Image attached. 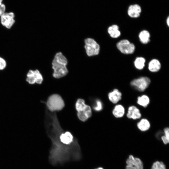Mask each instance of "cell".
Returning a JSON list of instances; mask_svg holds the SVG:
<instances>
[{
  "instance_id": "obj_1",
  "label": "cell",
  "mask_w": 169,
  "mask_h": 169,
  "mask_svg": "<svg viewBox=\"0 0 169 169\" xmlns=\"http://www.w3.org/2000/svg\"><path fill=\"white\" fill-rule=\"evenodd\" d=\"M45 125L48 136L51 142L49 161L53 166L62 165L70 161H78L82 157L80 146L77 139L72 144L61 142L59 135L64 130L61 127L55 112L47 109L45 111Z\"/></svg>"
},
{
  "instance_id": "obj_2",
  "label": "cell",
  "mask_w": 169,
  "mask_h": 169,
  "mask_svg": "<svg viewBox=\"0 0 169 169\" xmlns=\"http://www.w3.org/2000/svg\"><path fill=\"white\" fill-rule=\"evenodd\" d=\"M67 64V59L61 52L56 53L52 62L53 77L59 79L66 76L68 73Z\"/></svg>"
},
{
  "instance_id": "obj_3",
  "label": "cell",
  "mask_w": 169,
  "mask_h": 169,
  "mask_svg": "<svg viewBox=\"0 0 169 169\" xmlns=\"http://www.w3.org/2000/svg\"><path fill=\"white\" fill-rule=\"evenodd\" d=\"M45 104L47 109L52 112L60 110L64 106L63 99L58 94H54L50 96Z\"/></svg>"
},
{
  "instance_id": "obj_4",
  "label": "cell",
  "mask_w": 169,
  "mask_h": 169,
  "mask_svg": "<svg viewBox=\"0 0 169 169\" xmlns=\"http://www.w3.org/2000/svg\"><path fill=\"white\" fill-rule=\"evenodd\" d=\"M84 48L88 56H95L99 54L100 45L94 39L90 38H86L84 40Z\"/></svg>"
},
{
  "instance_id": "obj_5",
  "label": "cell",
  "mask_w": 169,
  "mask_h": 169,
  "mask_svg": "<svg viewBox=\"0 0 169 169\" xmlns=\"http://www.w3.org/2000/svg\"><path fill=\"white\" fill-rule=\"evenodd\" d=\"M0 19L2 25L8 29L13 27L15 22V14L13 12H5L0 17Z\"/></svg>"
},
{
  "instance_id": "obj_6",
  "label": "cell",
  "mask_w": 169,
  "mask_h": 169,
  "mask_svg": "<svg viewBox=\"0 0 169 169\" xmlns=\"http://www.w3.org/2000/svg\"><path fill=\"white\" fill-rule=\"evenodd\" d=\"M151 82L150 79L146 77H141L135 79L131 82V85L140 91H143L148 86Z\"/></svg>"
},
{
  "instance_id": "obj_7",
  "label": "cell",
  "mask_w": 169,
  "mask_h": 169,
  "mask_svg": "<svg viewBox=\"0 0 169 169\" xmlns=\"http://www.w3.org/2000/svg\"><path fill=\"white\" fill-rule=\"evenodd\" d=\"M117 47L121 53L126 54L133 53L135 49L134 44L126 39L120 41L117 44Z\"/></svg>"
},
{
  "instance_id": "obj_8",
  "label": "cell",
  "mask_w": 169,
  "mask_h": 169,
  "mask_svg": "<svg viewBox=\"0 0 169 169\" xmlns=\"http://www.w3.org/2000/svg\"><path fill=\"white\" fill-rule=\"evenodd\" d=\"M126 169H143V164L138 158L130 155L126 161Z\"/></svg>"
},
{
  "instance_id": "obj_9",
  "label": "cell",
  "mask_w": 169,
  "mask_h": 169,
  "mask_svg": "<svg viewBox=\"0 0 169 169\" xmlns=\"http://www.w3.org/2000/svg\"><path fill=\"white\" fill-rule=\"evenodd\" d=\"M76 139L70 132L68 131L65 132L63 131L59 135L60 141L67 145L72 144Z\"/></svg>"
},
{
  "instance_id": "obj_10",
  "label": "cell",
  "mask_w": 169,
  "mask_h": 169,
  "mask_svg": "<svg viewBox=\"0 0 169 169\" xmlns=\"http://www.w3.org/2000/svg\"><path fill=\"white\" fill-rule=\"evenodd\" d=\"M92 114L91 108L90 106L87 105L86 107L83 110L77 112V116L80 120L84 122L91 117Z\"/></svg>"
},
{
  "instance_id": "obj_11",
  "label": "cell",
  "mask_w": 169,
  "mask_h": 169,
  "mask_svg": "<svg viewBox=\"0 0 169 169\" xmlns=\"http://www.w3.org/2000/svg\"><path fill=\"white\" fill-rule=\"evenodd\" d=\"M127 116L129 118L136 120L140 118L141 114L139 109L136 106H131L128 108Z\"/></svg>"
},
{
  "instance_id": "obj_12",
  "label": "cell",
  "mask_w": 169,
  "mask_h": 169,
  "mask_svg": "<svg viewBox=\"0 0 169 169\" xmlns=\"http://www.w3.org/2000/svg\"><path fill=\"white\" fill-rule=\"evenodd\" d=\"M122 94L117 89H115L108 95L109 100L114 104L117 103L121 99Z\"/></svg>"
},
{
  "instance_id": "obj_13",
  "label": "cell",
  "mask_w": 169,
  "mask_h": 169,
  "mask_svg": "<svg viewBox=\"0 0 169 169\" xmlns=\"http://www.w3.org/2000/svg\"><path fill=\"white\" fill-rule=\"evenodd\" d=\"M141 10L140 6L137 4L130 6L129 8L128 13L132 18H137L139 16Z\"/></svg>"
},
{
  "instance_id": "obj_14",
  "label": "cell",
  "mask_w": 169,
  "mask_h": 169,
  "mask_svg": "<svg viewBox=\"0 0 169 169\" xmlns=\"http://www.w3.org/2000/svg\"><path fill=\"white\" fill-rule=\"evenodd\" d=\"M161 67V65L160 62L155 59L151 60L148 64L149 69L152 72L158 71L160 69Z\"/></svg>"
},
{
  "instance_id": "obj_15",
  "label": "cell",
  "mask_w": 169,
  "mask_h": 169,
  "mask_svg": "<svg viewBox=\"0 0 169 169\" xmlns=\"http://www.w3.org/2000/svg\"><path fill=\"white\" fill-rule=\"evenodd\" d=\"M125 110L124 107L120 105H116L114 107L112 113L116 118L123 117L125 114Z\"/></svg>"
},
{
  "instance_id": "obj_16",
  "label": "cell",
  "mask_w": 169,
  "mask_h": 169,
  "mask_svg": "<svg viewBox=\"0 0 169 169\" xmlns=\"http://www.w3.org/2000/svg\"><path fill=\"white\" fill-rule=\"evenodd\" d=\"M26 81L29 84H33L36 83V80L35 70L30 69L26 75Z\"/></svg>"
},
{
  "instance_id": "obj_17",
  "label": "cell",
  "mask_w": 169,
  "mask_h": 169,
  "mask_svg": "<svg viewBox=\"0 0 169 169\" xmlns=\"http://www.w3.org/2000/svg\"><path fill=\"white\" fill-rule=\"evenodd\" d=\"M108 32L110 36L113 38H117L120 35V33L119 30V27L116 25H114L109 27Z\"/></svg>"
},
{
  "instance_id": "obj_18",
  "label": "cell",
  "mask_w": 169,
  "mask_h": 169,
  "mask_svg": "<svg viewBox=\"0 0 169 169\" xmlns=\"http://www.w3.org/2000/svg\"><path fill=\"white\" fill-rule=\"evenodd\" d=\"M138 129L142 131H146L148 130L150 124L149 121L146 119H142L137 124Z\"/></svg>"
},
{
  "instance_id": "obj_19",
  "label": "cell",
  "mask_w": 169,
  "mask_h": 169,
  "mask_svg": "<svg viewBox=\"0 0 169 169\" xmlns=\"http://www.w3.org/2000/svg\"><path fill=\"white\" fill-rule=\"evenodd\" d=\"M150 34L146 30L141 31L139 34L140 41L143 44H146L150 41Z\"/></svg>"
},
{
  "instance_id": "obj_20",
  "label": "cell",
  "mask_w": 169,
  "mask_h": 169,
  "mask_svg": "<svg viewBox=\"0 0 169 169\" xmlns=\"http://www.w3.org/2000/svg\"><path fill=\"white\" fill-rule=\"evenodd\" d=\"M150 102L149 97L145 95L139 96L137 98V103L140 105L144 107L147 106Z\"/></svg>"
},
{
  "instance_id": "obj_21",
  "label": "cell",
  "mask_w": 169,
  "mask_h": 169,
  "mask_svg": "<svg viewBox=\"0 0 169 169\" xmlns=\"http://www.w3.org/2000/svg\"><path fill=\"white\" fill-rule=\"evenodd\" d=\"M87 105L85 104L84 100L82 99H79L75 103V108L77 112L83 110L86 107Z\"/></svg>"
},
{
  "instance_id": "obj_22",
  "label": "cell",
  "mask_w": 169,
  "mask_h": 169,
  "mask_svg": "<svg viewBox=\"0 0 169 169\" xmlns=\"http://www.w3.org/2000/svg\"><path fill=\"white\" fill-rule=\"evenodd\" d=\"M145 60L144 58L141 57L137 58L134 61V65L135 67L139 69H141L145 66Z\"/></svg>"
},
{
  "instance_id": "obj_23",
  "label": "cell",
  "mask_w": 169,
  "mask_h": 169,
  "mask_svg": "<svg viewBox=\"0 0 169 169\" xmlns=\"http://www.w3.org/2000/svg\"><path fill=\"white\" fill-rule=\"evenodd\" d=\"M168 128H166L164 129V136H162L161 138L164 144H166L169 142V131Z\"/></svg>"
},
{
  "instance_id": "obj_24",
  "label": "cell",
  "mask_w": 169,
  "mask_h": 169,
  "mask_svg": "<svg viewBox=\"0 0 169 169\" xmlns=\"http://www.w3.org/2000/svg\"><path fill=\"white\" fill-rule=\"evenodd\" d=\"M151 169H166V168L162 162L156 161L152 165Z\"/></svg>"
},
{
  "instance_id": "obj_25",
  "label": "cell",
  "mask_w": 169,
  "mask_h": 169,
  "mask_svg": "<svg viewBox=\"0 0 169 169\" xmlns=\"http://www.w3.org/2000/svg\"><path fill=\"white\" fill-rule=\"evenodd\" d=\"M35 70L36 77V83L39 84H41L43 81V76L38 70L36 69Z\"/></svg>"
},
{
  "instance_id": "obj_26",
  "label": "cell",
  "mask_w": 169,
  "mask_h": 169,
  "mask_svg": "<svg viewBox=\"0 0 169 169\" xmlns=\"http://www.w3.org/2000/svg\"><path fill=\"white\" fill-rule=\"evenodd\" d=\"M7 63L6 60L0 56V70H2L5 69Z\"/></svg>"
},
{
  "instance_id": "obj_27",
  "label": "cell",
  "mask_w": 169,
  "mask_h": 169,
  "mask_svg": "<svg viewBox=\"0 0 169 169\" xmlns=\"http://www.w3.org/2000/svg\"><path fill=\"white\" fill-rule=\"evenodd\" d=\"M102 104L99 100L96 101V105L94 107V109L96 111H100L102 109Z\"/></svg>"
},
{
  "instance_id": "obj_28",
  "label": "cell",
  "mask_w": 169,
  "mask_h": 169,
  "mask_svg": "<svg viewBox=\"0 0 169 169\" xmlns=\"http://www.w3.org/2000/svg\"><path fill=\"white\" fill-rule=\"evenodd\" d=\"M6 7L4 4L0 5V17L6 12Z\"/></svg>"
},
{
  "instance_id": "obj_29",
  "label": "cell",
  "mask_w": 169,
  "mask_h": 169,
  "mask_svg": "<svg viewBox=\"0 0 169 169\" xmlns=\"http://www.w3.org/2000/svg\"><path fill=\"white\" fill-rule=\"evenodd\" d=\"M166 23H167V24L168 25V26H169V17H168L167 19L166 20Z\"/></svg>"
},
{
  "instance_id": "obj_30",
  "label": "cell",
  "mask_w": 169,
  "mask_h": 169,
  "mask_svg": "<svg viewBox=\"0 0 169 169\" xmlns=\"http://www.w3.org/2000/svg\"><path fill=\"white\" fill-rule=\"evenodd\" d=\"M3 0H0V5H2L3 3Z\"/></svg>"
},
{
  "instance_id": "obj_31",
  "label": "cell",
  "mask_w": 169,
  "mask_h": 169,
  "mask_svg": "<svg viewBox=\"0 0 169 169\" xmlns=\"http://www.w3.org/2000/svg\"><path fill=\"white\" fill-rule=\"evenodd\" d=\"M94 169H104L103 168L100 167H98V168H96Z\"/></svg>"
}]
</instances>
